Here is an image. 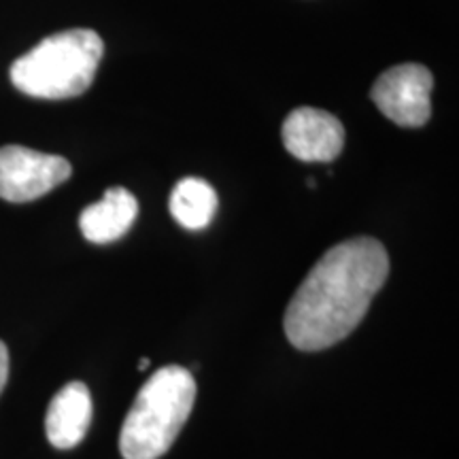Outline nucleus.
Here are the masks:
<instances>
[{
    "label": "nucleus",
    "mask_w": 459,
    "mask_h": 459,
    "mask_svg": "<svg viewBox=\"0 0 459 459\" xmlns=\"http://www.w3.org/2000/svg\"><path fill=\"white\" fill-rule=\"evenodd\" d=\"M389 257L377 238L338 243L315 264L285 311V334L300 351L341 342L361 324L385 285Z\"/></svg>",
    "instance_id": "nucleus-1"
},
{
    "label": "nucleus",
    "mask_w": 459,
    "mask_h": 459,
    "mask_svg": "<svg viewBox=\"0 0 459 459\" xmlns=\"http://www.w3.org/2000/svg\"><path fill=\"white\" fill-rule=\"evenodd\" d=\"M102 54L105 43L94 30L56 32L17 57L9 68L11 83L32 99H74L94 82Z\"/></svg>",
    "instance_id": "nucleus-2"
},
{
    "label": "nucleus",
    "mask_w": 459,
    "mask_h": 459,
    "mask_svg": "<svg viewBox=\"0 0 459 459\" xmlns=\"http://www.w3.org/2000/svg\"><path fill=\"white\" fill-rule=\"evenodd\" d=\"M196 402V381L187 368L166 366L147 378L119 434V451L126 459L162 457Z\"/></svg>",
    "instance_id": "nucleus-3"
},
{
    "label": "nucleus",
    "mask_w": 459,
    "mask_h": 459,
    "mask_svg": "<svg viewBox=\"0 0 459 459\" xmlns=\"http://www.w3.org/2000/svg\"><path fill=\"white\" fill-rule=\"evenodd\" d=\"M434 77L423 65H398L372 85L370 96L378 111L402 128H421L432 115Z\"/></svg>",
    "instance_id": "nucleus-4"
},
{
    "label": "nucleus",
    "mask_w": 459,
    "mask_h": 459,
    "mask_svg": "<svg viewBox=\"0 0 459 459\" xmlns=\"http://www.w3.org/2000/svg\"><path fill=\"white\" fill-rule=\"evenodd\" d=\"M71 175V162L60 156L20 145L0 147V198L7 203H32Z\"/></svg>",
    "instance_id": "nucleus-5"
},
{
    "label": "nucleus",
    "mask_w": 459,
    "mask_h": 459,
    "mask_svg": "<svg viewBox=\"0 0 459 459\" xmlns=\"http://www.w3.org/2000/svg\"><path fill=\"white\" fill-rule=\"evenodd\" d=\"M283 145L302 162H332L344 147V126L328 111L300 107L285 117Z\"/></svg>",
    "instance_id": "nucleus-6"
},
{
    "label": "nucleus",
    "mask_w": 459,
    "mask_h": 459,
    "mask_svg": "<svg viewBox=\"0 0 459 459\" xmlns=\"http://www.w3.org/2000/svg\"><path fill=\"white\" fill-rule=\"evenodd\" d=\"M91 423V395L82 381L65 385L49 402L45 432L56 449H73L88 434Z\"/></svg>",
    "instance_id": "nucleus-7"
},
{
    "label": "nucleus",
    "mask_w": 459,
    "mask_h": 459,
    "mask_svg": "<svg viewBox=\"0 0 459 459\" xmlns=\"http://www.w3.org/2000/svg\"><path fill=\"white\" fill-rule=\"evenodd\" d=\"M139 215V203L126 187H108L99 203L85 206L79 228L90 243L107 245L122 238Z\"/></svg>",
    "instance_id": "nucleus-8"
},
{
    "label": "nucleus",
    "mask_w": 459,
    "mask_h": 459,
    "mask_svg": "<svg viewBox=\"0 0 459 459\" xmlns=\"http://www.w3.org/2000/svg\"><path fill=\"white\" fill-rule=\"evenodd\" d=\"M170 215L187 230H203L217 213V194L211 183L186 177L170 194Z\"/></svg>",
    "instance_id": "nucleus-9"
},
{
    "label": "nucleus",
    "mask_w": 459,
    "mask_h": 459,
    "mask_svg": "<svg viewBox=\"0 0 459 459\" xmlns=\"http://www.w3.org/2000/svg\"><path fill=\"white\" fill-rule=\"evenodd\" d=\"M9 378V351L4 347V342L0 341V394H3L4 385H7Z\"/></svg>",
    "instance_id": "nucleus-10"
},
{
    "label": "nucleus",
    "mask_w": 459,
    "mask_h": 459,
    "mask_svg": "<svg viewBox=\"0 0 459 459\" xmlns=\"http://www.w3.org/2000/svg\"><path fill=\"white\" fill-rule=\"evenodd\" d=\"M149 366H152V361H149L147 358H143V359L139 361V370H145V368H149Z\"/></svg>",
    "instance_id": "nucleus-11"
}]
</instances>
